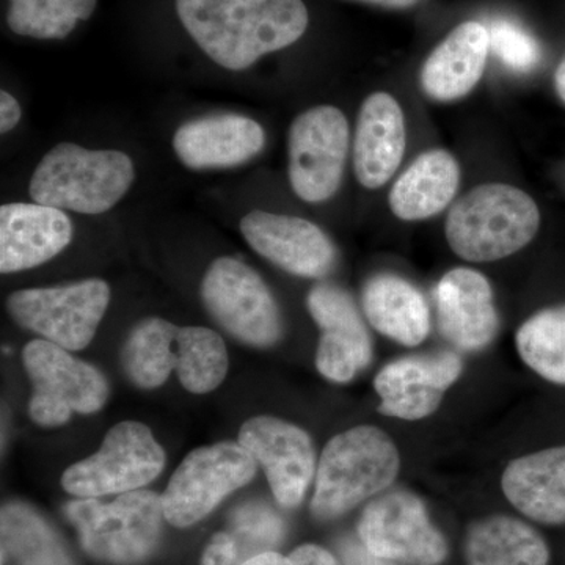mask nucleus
<instances>
[{"instance_id":"1","label":"nucleus","mask_w":565,"mask_h":565,"mask_svg":"<svg viewBox=\"0 0 565 565\" xmlns=\"http://www.w3.org/2000/svg\"><path fill=\"white\" fill-rule=\"evenodd\" d=\"M182 28L222 68L244 71L307 32L303 0H177Z\"/></svg>"},{"instance_id":"2","label":"nucleus","mask_w":565,"mask_h":565,"mask_svg":"<svg viewBox=\"0 0 565 565\" xmlns=\"http://www.w3.org/2000/svg\"><path fill=\"white\" fill-rule=\"evenodd\" d=\"M122 367L143 390L161 386L172 371L188 392L210 393L228 373V352L214 330L178 327L161 318L137 323L122 348Z\"/></svg>"},{"instance_id":"3","label":"nucleus","mask_w":565,"mask_h":565,"mask_svg":"<svg viewBox=\"0 0 565 565\" xmlns=\"http://www.w3.org/2000/svg\"><path fill=\"white\" fill-rule=\"evenodd\" d=\"M541 226L533 196L514 185H478L449 211L445 233L457 256L492 263L525 248Z\"/></svg>"},{"instance_id":"4","label":"nucleus","mask_w":565,"mask_h":565,"mask_svg":"<svg viewBox=\"0 0 565 565\" xmlns=\"http://www.w3.org/2000/svg\"><path fill=\"white\" fill-rule=\"evenodd\" d=\"M134 178V162L126 152L61 143L36 166L29 193L35 203L98 215L120 202Z\"/></svg>"},{"instance_id":"5","label":"nucleus","mask_w":565,"mask_h":565,"mask_svg":"<svg viewBox=\"0 0 565 565\" xmlns=\"http://www.w3.org/2000/svg\"><path fill=\"white\" fill-rule=\"evenodd\" d=\"M399 467L396 446L377 427L356 426L337 435L319 460L311 501L315 515L330 520L352 511L367 498L388 489Z\"/></svg>"},{"instance_id":"6","label":"nucleus","mask_w":565,"mask_h":565,"mask_svg":"<svg viewBox=\"0 0 565 565\" xmlns=\"http://www.w3.org/2000/svg\"><path fill=\"white\" fill-rule=\"evenodd\" d=\"M66 516L88 555L104 563L139 564L154 552L161 537L162 497L148 490L121 493L111 503L96 498L70 501Z\"/></svg>"},{"instance_id":"7","label":"nucleus","mask_w":565,"mask_h":565,"mask_svg":"<svg viewBox=\"0 0 565 565\" xmlns=\"http://www.w3.org/2000/svg\"><path fill=\"white\" fill-rule=\"evenodd\" d=\"M33 384L29 415L40 426H62L74 412L95 414L106 404L109 386L92 364L74 359L47 340H33L22 351Z\"/></svg>"},{"instance_id":"8","label":"nucleus","mask_w":565,"mask_h":565,"mask_svg":"<svg viewBox=\"0 0 565 565\" xmlns=\"http://www.w3.org/2000/svg\"><path fill=\"white\" fill-rule=\"evenodd\" d=\"M110 302V288L98 278L21 289L10 294L7 308L24 329L66 351H82L92 343Z\"/></svg>"},{"instance_id":"9","label":"nucleus","mask_w":565,"mask_h":565,"mask_svg":"<svg viewBox=\"0 0 565 565\" xmlns=\"http://www.w3.org/2000/svg\"><path fill=\"white\" fill-rule=\"evenodd\" d=\"M255 457L237 441L193 449L162 494L163 515L177 527L195 525L256 475Z\"/></svg>"},{"instance_id":"10","label":"nucleus","mask_w":565,"mask_h":565,"mask_svg":"<svg viewBox=\"0 0 565 565\" xmlns=\"http://www.w3.org/2000/svg\"><path fill=\"white\" fill-rule=\"evenodd\" d=\"M166 465V452L145 424L111 427L98 452L71 465L62 476L66 492L79 498L128 493L150 484Z\"/></svg>"},{"instance_id":"11","label":"nucleus","mask_w":565,"mask_h":565,"mask_svg":"<svg viewBox=\"0 0 565 565\" xmlns=\"http://www.w3.org/2000/svg\"><path fill=\"white\" fill-rule=\"evenodd\" d=\"M202 299L214 321L243 343L269 348L280 340V308L247 264L230 256L215 259L204 274Z\"/></svg>"},{"instance_id":"12","label":"nucleus","mask_w":565,"mask_h":565,"mask_svg":"<svg viewBox=\"0 0 565 565\" xmlns=\"http://www.w3.org/2000/svg\"><path fill=\"white\" fill-rule=\"evenodd\" d=\"M351 147V129L343 111L333 106L305 110L288 136L289 182L307 203L332 199L343 182Z\"/></svg>"},{"instance_id":"13","label":"nucleus","mask_w":565,"mask_h":565,"mask_svg":"<svg viewBox=\"0 0 565 565\" xmlns=\"http://www.w3.org/2000/svg\"><path fill=\"white\" fill-rule=\"evenodd\" d=\"M360 541L374 555L408 565H440L448 556L444 534L430 523L426 505L408 492L386 493L364 509Z\"/></svg>"},{"instance_id":"14","label":"nucleus","mask_w":565,"mask_h":565,"mask_svg":"<svg viewBox=\"0 0 565 565\" xmlns=\"http://www.w3.org/2000/svg\"><path fill=\"white\" fill-rule=\"evenodd\" d=\"M239 444L262 465L275 500L282 508L302 503L316 471L310 435L274 416H255L241 427Z\"/></svg>"},{"instance_id":"15","label":"nucleus","mask_w":565,"mask_h":565,"mask_svg":"<svg viewBox=\"0 0 565 565\" xmlns=\"http://www.w3.org/2000/svg\"><path fill=\"white\" fill-rule=\"evenodd\" d=\"M241 233L253 250L296 277H327L337 263L330 237L305 218L252 211L241 221Z\"/></svg>"},{"instance_id":"16","label":"nucleus","mask_w":565,"mask_h":565,"mask_svg":"<svg viewBox=\"0 0 565 565\" xmlns=\"http://www.w3.org/2000/svg\"><path fill=\"white\" fill-rule=\"evenodd\" d=\"M311 318L321 329L316 366L337 384H345L364 370L373 356V344L351 296L333 285H318L307 297Z\"/></svg>"},{"instance_id":"17","label":"nucleus","mask_w":565,"mask_h":565,"mask_svg":"<svg viewBox=\"0 0 565 565\" xmlns=\"http://www.w3.org/2000/svg\"><path fill=\"white\" fill-rule=\"evenodd\" d=\"M462 374V360L456 353L407 356L386 364L375 377L381 396L379 411L394 418L423 419L433 415L449 388Z\"/></svg>"},{"instance_id":"18","label":"nucleus","mask_w":565,"mask_h":565,"mask_svg":"<svg viewBox=\"0 0 565 565\" xmlns=\"http://www.w3.org/2000/svg\"><path fill=\"white\" fill-rule=\"evenodd\" d=\"M266 145L258 121L239 114L210 115L184 122L173 136L178 159L192 170L232 169L250 162Z\"/></svg>"},{"instance_id":"19","label":"nucleus","mask_w":565,"mask_h":565,"mask_svg":"<svg viewBox=\"0 0 565 565\" xmlns=\"http://www.w3.org/2000/svg\"><path fill=\"white\" fill-rule=\"evenodd\" d=\"M73 223L65 211L40 203L0 207V273L33 269L65 250Z\"/></svg>"},{"instance_id":"20","label":"nucleus","mask_w":565,"mask_h":565,"mask_svg":"<svg viewBox=\"0 0 565 565\" xmlns=\"http://www.w3.org/2000/svg\"><path fill=\"white\" fill-rule=\"evenodd\" d=\"M407 147L403 107L390 93L367 96L356 118L353 172L364 189L384 188L397 172Z\"/></svg>"},{"instance_id":"21","label":"nucleus","mask_w":565,"mask_h":565,"mask_svg":"<svg viewBox=\"0 0 565 565\" xmlns=\"http://www.w3.org/2000/svg\"><path fill=\"white\" fill-rule=\"evenodd\" d=\"M437 318L449 343L463 351H478L492 343L498 313L492 286L481 273L468 267L449 270L438 281Z\"/></svg>"},{"instance_id":"22","label":"nucleus","mask_w":565,"mask_h":565,"mask_svg":"<svg viewBox=\"0 0 565 565\" xmlns=\"http://www.w3.org/2000/svg\"><path fill=\"white\" fill-rule=\"evenodd\" d=\"M490 52L489 29L478 21L457 25L423 63V92L438 103L462 99L484 76Z\"/></svg>"},{"instance_id":"23","label":"nucleus","mask_w":565,"mask_h":565,"mask_svg":"<svg viewBox=\"0 0 565 565\" xmlns=\"http://www.w3.org/2000/svg\"><path fill=\"white\" fill-rule=\"evenodd\" d=\"M516 511L544 525L565 523V446L515 459L501 479Z\"/></svg>"},{"instance_id":"24","label":"nucleus","mask_w":565,"mask_h":565,"mask_svg":"<svg viewBox=\"0 0 565 565\" xmlns=\"http://www.w3.org/2000/svg\"><path fill=\"white\" fill-rule=\"evenodd\" d=\"M459 184V163L451 152H423L394 182L388 196L390 210L401 221H426L448 207Z\"/></svg>"},{"instance_id":"25","label":"nucleus","mask_w":565,"mask_h":565,"mask_svg":"<svg viewBox=\"0 0 565 565\" xmlns=\"http://www.w3.org/2000/svg\"><path fill=\"white\" fill-rule=\"evenodd\" d=\"M363 310L371 326L396 343L414 348L429 334L426 299L411 281L397 275H375L364 285Z\"/></svg>"},{"instance_id":"26","label":"nucleus","mask_w":565,"mask_h":565,"mask_svg":"<svg viewBox=\"0 0 565 565\" xmlns=\"http://www.w3.org/2000/svg\"><path fill=\"white\" fill-rule=\"evenodd\" d=\"M468 565H548L550 548L522 520L497 515L481 520L467 535Z\"/></svg>"},{"instance_id":"27","label":"nucleus","mask_w":565,"mask_h":565,"mask_svg":"<svg viewBox=\"0 0 565 565\" xmlns=\"http://www.w3.org/2000/svg\"><path fill=\"white\" fill-rule=\"evenodd\" d=\"M0 522L3 555L17 565H74L58 534L31 505H3Z\"/></svg>"},{"instance_id":"28","label":"nucleus","mask_w":565,"mask_h":565,"mask_svg":"<svg viewBox=\"0 0 565 565\" xmlns=\"http://www.w3.org/2000/svg\"><path fill=\"white\" fill-rule=\"evenodd\" d=\"M515 343L535 374L565 385V303L531 316L516 332Z\"/></svg>"},{"instance_id":"29","label":"nucleus","mask_w":565,"mask_h":565,"mask_svg":"<svg viewBox=\"0 0 565 565\" xmlns=\"http://www.w3.org/2000/svg\"><path fill=\"white\" fill-rule=\"evenodd\" d=\"M7 24L11 32L36 40H63L87 21L96 0H9Z\"/></svg>"},{"instance_id":"30","label":"nucleus","mask_w":565,"mask_h":565,"mask_svg":"<svg viewBox=\"0 0 565 565\" xmlns=\"http://www.w3.org/2000/svg\"><path fill=\"white\" fill-rule=\"evenodd\" d=\"M232 527L241 555L245 550L250 557L270 552V548L280 544L285 535L281 516L263 503H248L237 508L232 515Z\"/></svg>"},{"instance_id":"31","label":"nucleus","mask_w":565,"mask_h":565,"mask_svg":"<svg viewBox=\"0 0 565 565\" xmlns=\"http://www.w3.org/2000/svg\"><path fill=\"white\" fill-rule=\"evenodd\" d=\"M487 29L490 51L509 70L527 73L541 63V44L522 25L508 20H497Z\"/></svg>"},{"instance_id":"32","label":"nucleus","mask_w":565,"mask_h":565,"mask_svg":"<svg viewBox=\"0 0 565 565\" xmlns=\"http://www.w3.org/2000/svg\"><path fill=\"white\" fill-rule=\"evenodd\" d=\"M239 565H338V563L332 553L327 552L322 546L302 545L288 556L264 552L248 557Z\"/></svg>"},{"instance_id":"33","label":"nucleus","mask_w":565,"mask_h":565,"mask_svg":"<svg viewBox=\"0 0 565 565\" xmlns=\"http://www.w3.org/2000/svg\"><path fill=\"white\" fill-rule=\"evenodd\" d=\"M241 550L232 533H217L211 539L202 565H239Z\"/></svg>"},{"instance_id":"34","label":"nucleus","mask_w":565,"mask_h":565,"mask_svg":"<svg viewBox=\"0 0 565 565\" xmlns=\"http://www.w3.org/2000/svg\"><path fill=\"white\" fill-rule=\"evenodd\" d=\"M338 553H340V565H397L394 561L374 555L363 545V542H355L352 539L341 542Z\"/></svg>"},{"instance_id":"35","label":"nucleus","mask_w":565,"mask_h":565,"mask_svg":"<svg viewBox=\"0 0 565 565\" xmlns=\"http://www.w3.org/2000/svg\"><path fill=\"white\" fill-rule=\"evenodd\" d=\"M21 106L7 90L0 92V132L7 134L17 128L21 120Z\"/></svg>"},{"instance_id":"36","label":"nucleus","mask_w":565,"mask_h":565,"mask_svg":"<svg viewBox=\"0 0 565 565\" xmlns=\"http://www.w3.org/2000/svg\"><path fill=\"white\" fill-rule=\"evenodd\" d=\"M355 2L371 3L390 10H407L422 3L423 0H355Z\"/></svg>"},{"instance_id":"37","label":"nucleus","mask_w":565,"mask_h":565,"mask_svg":"<svg viewBox=\"0 0 565 565\" xmlns=\"http://www.w3.org/2000/svg\"><path fill=\"white\" fill-rule=\"evenodd\" d=\"M555 88L561 102L565 104V57L557 65L555 73Z\"/></svg>"}]
</instances>
